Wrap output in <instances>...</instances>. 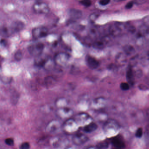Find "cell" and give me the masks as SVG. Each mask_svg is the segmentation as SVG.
Returning <instances> with one entry per match:
<instances>
[{"mask_svg":"<svg viewBox=\"0 0 149 149\" xmlns=\"http://www.w3.org/2000/svg\"><path fill=\"white\" fill-rule=\"evenodd\" d=\"M44 45L41 42H37L30 45L28 47V52L31 56L36 58L42 55Z\"/></svg>","mask_w":149,"mask_h":149,"instance_id":"1","label":"cell"},{"mask_svg":"<svg viewBox=\"0 0 149 149\" xmlns=\"http://www.w3.org/2000/svg\"><path fill=\"white\" fill-rule=\"evenodd\" d=\"M70 56L65 52H59L55 55L54 60L55 64L59 66H64L67 65L70 60Z\"/></svg>","mask_w":149,"mask_h":149,"instance_id":"2","label":"cell"},{"mask_svg":"<svg viewBox=\"0 0 149 149\" xmlns=\"http://www.w3.org/2000/svg\"><path fill=\"white\" fill-rule=\"evenodd\" d=\"M33 10L38 14H46L49 13L50 9L48 4L43 2H36L33 5Z\"/></svg>","mask_w":149,"mask_h":149,"instance_id":"3","label":"cell"},{"mask_svg":"<svg viewBox=\"0 0 149 149\" xmlns=\"http://www.w3.org/2000/svg\"><path fill=\"white\" fill-rule=\"evenodd\" d=\"M49 30L46 27L40 26L34 28L32 31V37L35 39L45 37L48 35Z\"/></svg>","mask_w":149,"mask_h":149,"instance_id":"4","label":"cell"},{"mask_svg":"<svg viewBox=\"0 0 149 149\" xmlns=\"http://www.w3.org/2000/svg\"><path fill=\"white\" fill-rule=\"evenodd\" d=\"M73 114V111L68 107L58 108L57 111V115L61 119H70Z\"/></svg>","mask_w":149,"mask_h":149,"instance_id":"5","label":"cell"},{"mask_svg":"<svg viewBox=\"0 0 149 149\" xmlns=\"http://www.w3.org/2000/svg\"><path fill=\"white\" fill-rule=\"evenodd\" d=\"M88 138L86 136L81 133H78L73 136L72 141L75 145L80 146L85 143Z\"/></svg>","mask_w":149,"mask_h":149,"instance_id":"6","label":"cell"},{"mask_svg":"<svg viewBox=\"0 0 149 149\" xmlns=\"http://www.w3.org/2000/svg\"><path fill=\"white\" fill-rule=\"evenodd\" d=\"M77 123H78L75 119L70 118L66 120L65 122L64 125V129L67 132L75 131L77 130L78 127Z\"/></svg>","mask_w":149,"mask_h":149,"instance_id":"7","label":"cell"},{"mask_svg":"<svg viewBox=\"0 0 149 149\" xmlns=\"http://www.w3.org/2000/svg\"><path fill=\"white\" fill-rule=\"evenodd\" d=\"M106 101L102 97L95 98L92 103V107L95 109H99L103 108L106 106Z\"/></svg>","mask_w":149,"mask_h":149,"instance_id":"8","label":"cell"},{"mask_svg":"<svg viewBox=\"0 0 149 149\" xmlns=\"http://www.w3.org/2000/svg\"><path fill=\"white\" fill-rule=\"evenodd\" d=\"M124 28H126V26H123L121 24H116L112 25L109 28L110 35L113 36H117L121 34L122 31Z\"/></svg>","mask_w":149,"mask_h":149,"instance_id":"9","label":"cell"},{"mask_svg":"<svg viewBox=\"0 0 149 149\" xmlns=\"http://www.w3.org/2000/svg\"><path fill=\"white\" fill-rule=\"evenodd\" d=\"M86 62L87 66L92 70L97 69L99 66V62L94 57L90 56H87Z\"/></svg>","mask_w":149,"mask_h":149,"instance_id":"10","label":"cell"},{"mask_svg":"<svg viewBox=\"0 0 149 149\" xmlns=\"http://www.w3.org/2000/svg\"><path fill=\"white\" fill-rule=\"evenodd\" d=\"M60 127V123L57 120H52L50 122L46 127V130L50 133H52L59 129Z\"/></svg>","mask_w":149,"mask_h":149,"instance_id":"11","label":"cell"},{"mask_svg":"<svg viewBox=\"0 0 149 149\" xmlns=\"http://www.w3.org/2000/svg\"><path fill=\"white\" fill-rule=\"evenodd\" d=\"M24 24L20 21L13 22L10 27V31L13 33H16L21 31L24 28Z\"/></svg>","mask_w":149,"mask_h":149,"instance_id":"12","label":"cell"},{"mask_svg":"<svg viewBox=\"0 0 149 149\" xmlns=\"http://www.w3.org/2000/svg\"><path fill=\"white\" fill-rule=\"evenodd\" d=\"M49 58L48 57L42 55L37 57H36L35 60V65L40 68H43L45 64Z\"/></svg>","mask_w":149,"mask_h":149,"instance_id":"13","label":"cell"},{"mask_svg":"<svg viewBox=\"0 0 149 149\" xmlns=\"http://www.w3.org/2000/svg\"><path fill=\"white\" fill-rule=\"evenodd\" d=\"M127 55L124 53H119L115 58L116 64L119 66L125 65L127 62Z\"/></svg>","mask_w":149,"mask_h":149,"instance_id":"14","label":"cell"},{"mask_svg":"<svg viewBox=\"0 0 149 149\" xmlns=\"http://www.w3.org/2000/svg\"><path fill=\"white\" fill-rule=\"evenodd\" d=\"M91 119V117L87 114L86 113H81L79 114L76 116L75 120H76L77 123H79L82 124V123H86V122Z\"/></svg>","mask_w":149,"mask_h":149,"instance_id":"15","label":"cell"},{"mask_svg":"<svg viewBox=\"0 0 149 149\" xmlns=\"http://www.w3.org/2000/svg\"><path fill=\"white\" fill-rule=\"evenodd\" d=\"M69 15L72 19H80L82 16V12L80 10L72 8L69 10Z\"/></svg>","mask_w":149,"mask_h":149,"instance_id":"16","label":"cell"},{"mask_svg":"<svg viewBox=\"0 0 149 149\" xmlns=\"http://www.w3.org/2000/svg\"><path fill=\"white\" fill-rule=\"evenodd\" d=\"M106 43L107 39L106 38H102V39L94 42L93 44V46L97 49H102L105 48Z\"/></svg>","mask_w":149,"mask_h":149,"instance_id":"17","label":"cell"},{"mask_svg":"<svg viewBox=\"0 0 149 149\" xmlns=\"http://www.w3.org/2000/svg\"><path fill=\"white\" fill-rule=\"evenodd\" d=\"M44 84L47 88L52 87L54 86L57 82L56 79L52 76H48L44 79Z\"/></svg>","mask_w":149,"mask_h":149,"instance_id":"18","label":"cell"},{"mask_svg":"<svg viewBox=\"0 0 149 149\" xmlns=\"http://www.w3.org/2000/svg\"><path fill=\"white\" fill-rule=\"evenodd\" d=\"M112 143L116 148H123L125 147V143L122 139L119 137H115L112 141Z\"/></svg>","mask_w":149,"mask_h":149,"instance_id":"19","label":"cell"},{"mask_svg":"<svg viewBox=\"0 0 149 149\" xmlns=\"http://www.w3.org/2000/svg\"><path fill=\"white\" fill-rule=\"evenodd\" d=\"M97 128H98V126L96 123L93 122H91L84 127L83 130L86 133H92L96 130Z\"/></svg>","mask_w":149,"mask_h":149,"instance_id":"20","label":"cell"},{"mask_svg":"<svg viewBox=\"0 0 149 149\" xmlns=\"http://www.w3.org/2000/svg\"><path fill=\"white\" fill-rule=\"evenodd\" d=\"M68 101L66 99L64 98H60L56 101L55 104L58 108H60L67 107L66 106L68 104Z\"/></svg>","mask_w":149,"mask_h":149,"instance_id":"21","label":"cell"},{"mask_svg":"<svg viewBox=\"0 0 149 149\" xmlns=\"http://www.w3.org/2000/svg\"><path fill=\"white\" fill-rule=\"evenodd\" d=\"M56 65L54 60H52L49 57L46 61L43 68L46 70L50 71L52 70L54 68V65Z\"/></svg>","mask_w":149,"mask_h":149,"instance_id":"22","label":"cell"},{"mask_svg":"<svg viewBox=\"0 0 149 149\" xmlns=\"http://www.w3.org/2000/svg\"><path fill=\"white\" fill-rule=\"evenodd\" d=\"M127 78L129 83L133 85L134 83V73L133 70L131 68L128 70L127 73Z\"/></svg>","mask_w":149,"mask_h":149,"instance_id":"23","label":"cell"},{"mask_svg":"<svg viewBox=\"0 0 149 149\" xmlns=\"http://www.w3.org/2000/svg\"><path fill=\"white\" fill-rule=\"evenodd\" d=\"M149 34V27L147 25H143L140 27L138 35L140 36H144Z\"/></svg>","mask_w":149,"mask_h":149,"instance_id":"24","label":"cell"},{"mask_svg":"<svg viewBox=\"0 0 149 149\" xmlns=\"http://www.w3.org/2000/svg\"><path fill=\"white\" fill-rule=\"evenodd\" d=\"M124 53L127 56H130L132 55L135 52L134 48L132 45H126L123 47Z\"/></svg>","mask_w":149,"mask_h":149,"instance_id":"25","label":"cell"},{"mask_svg":"<svg viewBox=\"0 0 149 149\" xmlns=\"http://www.w3.org/2000/svg\"><path fill=\"white\" fill-rule=\"evenodd\" d=\"M19 95L17 92H14L11 96V102L13 104H15L18 101Z\"/></svg>","mask_w":149,"mask_h":149,"instance_id":"26","label":"cell"},{"mask_svg":"<svg viewBox=\"0 0 149 149\" xmlns=\"http://www.w3.org/2000/svg\"><path fill=\"white\" fill-rule=\"evenodd\" d=\"M14 58H15V60L17 62L21 61L23 58V54L22 51L19 50L16 51L14 55Z\"/></svg>","mask_w":149,"mask_h":149,"instance_id":"27","label":"cell"},{"mask_svg":"<svg viewBox=\"0 0 149 149\" xmlns=\"http://www.w3.org/2000/svg\"><path fill=\"white\" fill-rule=\"evenodd\" d=\"M129 85L127 82H122L120 84V88L121 89L124 91H127L129 90Z\"/></svg>","mask_w":149,"mask_h":149,"instance_id":"28","label":"cell"},{"mask_svg":"<svg viewBox=\"0 0 149 149\" xmlns=\"http://www.w3.org/2000/svg\"><path fill=\"white\" fill-rule=\"evenodd\" d=\"M80 3L85 7H88L92 4L91 0H81L80 1Z\"/></svg>","mask_w":149,"mask_h":149,"instance_id":"29","label":"cell"},{"mask_svg":"<svg viewBox=\"0 0 149 149\" xmlns=\"http://www.w3.org/2000/svg\"><path fill=\"white\" fill-rule=\"evenodd\" d=\"M108 146V143L106 142H103L100 143L98 145L97 147L100 149H104L107 148Z\"/></svg>","mask_w":149,"mask_h":149,"instance_id":"30","label":"cell"},{"mask_svg":"<svg viewBox=\"0 0 149 149\" xmlns=\"http://www.w3.org/2000/svg\"><path fill=\"white\" fill-rule=\"evenodd\" d=\"M5 143L8 146H12L14 145V141L12 138H7L5 140Z\"/></svg>","mask_w":149,"mask_h":149,"instance_id":"31","label":"cell"},{"mask_svg":"<svg viewBox=\"0 0 149 149\" xmlns=\"http://www.w3.org/2000/svg\"><path fill=\"white\" fill-rule=\"evenodd\" d=\"M98 17H99V15L98 14L93 13L89 16V19L91 22H94L96 19H97Z\"/></svg>","mask_w":149,"mask_h":149,"instance_id":"32","label":"cell"},{"mask_svg":"<svg viewBox=\"0 0 149 149\" xmlns=\"http://www.w3.org/2000/svg\"><path fill=\"white\" fill-rule=\"evenodd\" d=\"M30 146L29 143L28 142H24L21 144L20 146V149H29Z\"/></svg>","mask_w":149,"mask_h":149,"instance_id":"33","label":"cell"},{"mask_svg":"<svg viewBox=\"0 0 149 149\" xmlns=\"http://www.w3.org/2000/svg\"><path fill=\"white\" fill-rule=\"evenodd\" d=\"M143 135V129L141 128L138 129L136 133V136L138 138L142 137Z\"/></svg>","mask_w":149,"mask_h":149,"instance_id":"34","label":"cell"},{"mask_svg":"<svg viewBox=\"0 0 149 149\" xmlns=\"http://www.w3.org/2000/svg\"><path fill=\"white\" fill-rule=\"evenodd\" d=\"M110 0H100L99 1V4L102 6L107 5L110 2Z\"/></svg>","mask_w":149,"mask_h":149,"instance_id":"35","label":"cell"},{"mask_svg":"<svg viewBox=\"0 0 149 149\" xmlns=\"http://www.w3.org/2000/svg\"><path fill=\"white\" fill-rule=\"evenodd\" d=\"M134 2L133 1H130L126 5V8L127 9H130L133 7Z\"/></svg>","mask_w":149,"mask_h":149,"instance_id":"36","label":"cell"},{"mask_svg":"<svg viewBox=\"0 0 149 149\" xmlns=\"http://www.w3.org/2000/svg\"><path fill=\"white\" fill-rule=\"evenodd\" d=\"M3 80L2 81H3V82H8V81H9V82H10V78H8V77H3V78H2Z\"/></svg>","mask_w":149,"mask_h":149,"instance_id":"37","label":"cell"},{"mask_svg":"<svg viewBox=\"0 0 149 149\" xmlns=\"http://www.w3.org/2000/svg\"><path fill=\"white\" fill-rule=\"evenodd\" d=\"M85 149H100L98 148V147H89L88 148H86Z\"/></svg>","mask_w":149,"mask_h":149,"instance_id":"38","label":"cell"},{"mask_svg":"<svg viewBox=\"0 0 149 149\" xmlns=\"http://www.w3.org/2000/svg\"><path fill=\"white\" fill-rule=\"evenodd\" d=\"M116 2H119L123 1H126V0H114Z\"/></svg>","mask_w":149,"mask_h":149,"instance_id":"39","label":"cell"},{"mask_svg":"<svg viewBox=\"0 0 149 149\" xmlns=\"http://www.w3.org/2000/svg\"><path fill=\"white\" fill-rule=\"evenodd\" d=\"M34 1H36V2H39L42 1V0H34Z\"/></svg>","mask_w":149,"mask_h":149,"instance_id":"40","label":"cell"},{"mask_svg":"<svg viewBox=\"0 0 149 149\" xmlns=\"http://www.w3.org/2000/svg\"><path fill=\"white\" fill-rule=\"evenodd\" d=\"M21 1H29V0H21Z\"/></svg>","mask_w":149,"mask_h":149,"instance_id":"41","label":"cell"},{"mask_svg":"<svg viewBox=\"0 0 149 149\" xmlns=\"http://www.w3.org/2000/svg\"><path fill=\"white\" fill-rule=\"evenodd\" d=\"M148 58L149 59V51L148 52Z\"/></svg>","mask_w":149,"mask_h":149,"instance_id":"42","label":"cell"},{"mask_svg":"<svg viewBox=\"0 0 149 149\" xmlns=\"http://www.w3.org/2000/svg\"><path fill=\"white\" fill-rule=\"evenodd\" d=\"M122 149V148H115V149Z\"/></svg>","mask_w":149,"mask_h":149,"instance_id":"43","label":"cell"}]
</instances>
